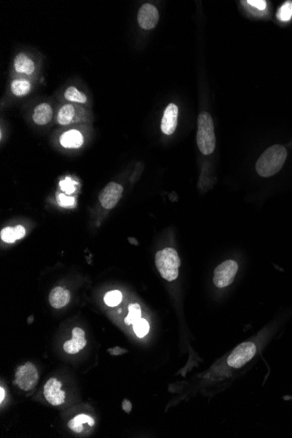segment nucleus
I'll use <instances>...</instances> for the list:
<instances>
[{"label":"nucleus","instance_id":"f257e3e1","mask_svg":"<svg viewBox=\"0 0 292 438\" xmlns=\"http://www.w3.org/2000/svg\"><path fill=\"white\" fill-rule=\"evenodd\" d=\"M287 158V150L279 144L269 147L257 160L256 168L260 176L268 178L278 173Z\"/></svg>","mask_w":292,"mask_h":438},{"label":"nucleus","instance_id":"f03ea898","mask_svg":"<svg viewBox=\"0 0 292 438\" xmlns=\"http://www.w3.org/2000/svg\"><path fill=\"white\" fill-rule=\"evenodd\" d=\"M197 143L204 155H209L215 151L216 145L215 126L212 116L207 112L200 113L198 117Z\"/></svg>","mask_w":292,"mask_h":438},{"label":"nucleus","instance_id":"7ed1b4c3","mask_svg":"<svg viewBox=\"0 0 292 438\" xmlns=\"http://www.w3.org/2000/svg\"><path fill=\"white\" fill-rule=\"evenodd\" d=\"M155 263L158 272L165 280L172 282L179 276L181 262L177 251L172 247H165L157 252Z\"/></svg>","mask_w":292,"mask_h":438},{"label":"nucleus","instance_id":"20e7f679","mask_svg":"<svg viewBox=\"0 0 292 438\" xmlns=\"http://www.w3.org/2000/svg\"><path fill=\"white\" fill-rule=\"evenodd\" d=\"M39 382V373L35 366L27 362L18 367L15 374V383L18 388L24 391H30L35 388Z\"/></svg>","mask_w":292,"mask_h":438},{"label":"nucleus","instance_id":"39448f33","mask_svg":"<svg viewBox=\"0 0 292 438\" xmlns=\"http://www.w3.org/2000/svg\"><path fill=\"white\" fill-rule=\"evenodd\" d=\"M238 272L237 262L228 260L223 262L215 268L214 283L218 288L228 286L235 280L236 273Z\"/></svg>","mask_w":292,"mask_h":438},{"label":"nucleus","instance_id":"423d86ee","mask_svg":"<svg viewBox=\"0 0 292 438\" xmlns=\"http://www.w3.org/2000/svg\"><path fill=\"white\" fill-rule=\"evenodd\" d=\"M257 352L256 345L252 342H244L239 345L227 358V364L234 368H240L252 360Z\"/></svg>","mask_w":292,"mask_h":438},{"label":"nucleus","instance_id":"0eeeda50","mask_svg":"<svg viewBox=\"0 0 292 438\" xmlns=\"http://www.w3.org/2000/svg\"><path fill=\"white\" fill-rule=\"evenodd\" d=\"M122 192L123 188L122 185L115 182H111L103 188L101 194H99V201L105 208H114L117 205V203L119 202Z\"/></svg>","mask_w":292,"mask_h":438},{"label":"nucleus","instance_id":"6e6552de","mask_svg":"<svg viewBox=\"0 0 292 438\" xmlns=\"http://www.w3.org/2000/svg\"><path fill=\"white\" fill-rule=\"evenodd\" d=\"M159 13L155 6L151 4H144L141 6L137 13V21L141 28L144 30H151L158 24Z\"/></svg>","mask_w":292,"mask_h":438},{"label":"nucleus","instance_id":"1a4fd4ad","mask_svg":"<svg viewBox=\"0 0 292 438\" xmlns=\"http://www.w3.org/2000/svg\"><path fill=\"white\" fill-rule=\"evenodd\" d=\"M44 395L48 403L53 406L61 405L65 401V392L61 390V383L54 378L49 379L46 382Z\"/></svg>","mask_w":292,"mask_h":438},{"label":"nucleus","instance_id":"9d476101","mask_svg":"<svg viewBox=\"0 0 292 438\" xmlns=\"http://www.w3.org/2000/svg\"><path fill=\"white\" fill-rule=\"evenodd\" d=\"M178 116L179 108L174 103L168 105L164 110V116L162 118L161 131L165 135H172L174 133L178 126Z\"/></svg>","mask_w":292,"mask_h":438},{"label":"nucleus","instance_id":"9b49d317","mask_svg":"<svg viewBox=\"0 0 292 438\" xmlns=\"http://www.w3.org/2000/svg\"><path fill=\"white\" fill-rule=\"evenodd\" d=\"M71 340H68L64 343V351L69 354H75L80 352L85 347L87 340L85 339V331L81 328L75 327L72 331Z\"/></svg>","mask_w":292,"mask_h":438},{"label":"nucleus","instance_id":"f8f14e48","mask_svg":"<svg viewBox=\"0 0 292 438\" xmlns=\"http://www.w3.org/2000/svg\"><path fill=\"white\" fill-rule=\"evenodd\" d=\"M70 301V293L62 287H56L49 294V303L54 309L64 307Z\"/></svg>","mask_w":292,"mask_h":438},{"label":"nucleus","instance_id":"ddd939ff","mask_svg":"<svg viewBox=\"0 0 292 438\" xmlns=\"http://www.w3.org/2000/svg\"><path fill=\"white\" fill-rule=\"evenodd\" d=\"M84 136L76 130L66 131L60 136V143L64 148L77 149L84 144Z\"/></svg>","mask_w":292,"mask_h":438},{"label":"nucleus","instance_id":"4468645a","mask_svg":"<svg viewBox=\"0 0 292 438\" xmlns=\"http://www.w3.org/2000/svg\"><path fill=\"white\" fill-rule=\"evenodd\" d=\"M53 117V110L50 105L43 102L34 109L33 115V122L38 126H45L50 122Z\"/></svg>","mask_w":292,"mask_h":438},{"label":"nucleus","instance_id":"2eb2a0df","mask_svg":"<svg viewBox=\"0 0 292 438\" xmlns=\"http://www.w3.org/2000/svg\"><path fill=\"white\" fill-rule=\"evenodd\" d=\"M25 236H26V230L20 225L14 227H5L0 233V237L2 239V241L6 243H13L16 240L24 238Z\"/></svg>","mask_w":292,"mask_h":438},{"label":"nucleus","instance_id":"dca6fc26","mask_svg":"<svg viewBox=\"0 0 292 438\" xmlns=\"http://www.w3.org/2000/svg\"><path fill=\"white\" fill-rule=\"evenodd\" d=\"M14 69L18 73L31 75L34 72L35 66L33 60H31L27 54L20 53L15 57L14 60Z\"/></svg>","mask_w":292,"mask_h":438},{"label":"nucleus","instance_id":"f3484780","mask_svg":"<svg viewBox=\"0 0 292 438\" xmlns=\"http://www.w3.org/2000/svg\"><path fill=\"white\" fill-rule=\"evenodd\" d=\"M76 108L74 105H67L60 108L57 120L61 126H67L71 123L75 119L76 116Z\"/></svg>","mask_w":292,"mask_h":438},{"label":"nucleus","instance_id":"a211bd4d","mask_svg":"<svg viewBox=\"0 0 292 438\" xmlns=\"http://www.w3.org/2000/svg\"><path fill=\"white\" fill-rule=\"evenodd\" d=\"M84 423H88L90 426L95 424V420L88 414H78L69 422V428L75 433H81L84 430Z\"/></svg>","mask_w":292,"mask_h":438},{"label":"nucleus","instance_id":"6ab92c4d","mask_svg":"<svg viewBox=\"0 0 292 438\" xmlns=\"http://www.w3.org/2000/svg\"><path fill=\"white\" fill-rule=\"evenodd\" d=\"M12 92L14 96H26L31 90V84L27 80H14L11 85Z\"/></svg>","mask_w":292,"mask_h":438},{"label":"nucleus","instance_id":"aec40b11","mask_svg":"<svg viewBox=\"0 0 292 438\" xmlns=\"http://www.w3.org/2000/svg\"><path fill=\"white\" fill-rule=\"evenodd\" d=\"M64 96L68 101H74V102L85 103L87 101V96H85V94L80 92L75 87H69L65 91Z\"/></svg>","mask_w":292,"mask_h":438},{"label":"nucleus","instance_id":"412c9836","mask_svg":"<svg viewBox=\"0 0 292 438\" xmlns=\"http://www.w3.org/2000/svg\"><path fill=\"white\" fill-rule=\"evenodd\" d=\"M141 319V308L138 304H132L129 305V313L124 323L126 325H133L138 319Z\"/></svg>","mask_w":292,"mask_h":438},{"label":"nucleus","instance_id":"4be33fe9","mask_svg":"<svg viewBox=\"0 0 292 438\" xmlns=\"http://www.w3.org/2000/svg\"><path fill=\"white\" fill-rule=\"evenodd\" d=\"M292 18V2L287 1L282 5L278 12H277V18L279 20L286 22L291 19Z\"/></svg>","mask_w":292,"mask_h":438},{"label":"nucleus","instance_id":"5701e85b","mask_svg":"<svg viewBox=\"0 0 292 438\" xmlns=\"http://www.w3.org/2000/svg\"><path fill=\"white\" fill-rule=\"evenodd\" d=\"M122 295L119 290H112L105 294V302L108 306L115 307L122 302Z\"/></svg>","mask_w":292,"mask_h":438},{"label":"nucleus","instance_id":"b1692460","mask_svg":"<svg viewBox=\"0 0 292 438\" xmlns=\"http://www.w3.org/2000/svg\"><path fill=\"white\" fill-rule=\"evenodd\" d=\"M133 330L138 338H143L149 332V323L144 319H138L133 324Z\"/></svg>","mask_w":292,"mask_h":438},{"label":"nucleus","instance_id":"393cba45","mask_svg":"<svg viewBox=\"0 0 292 438\" xmlns=\"http://www.w3.org/2000/svg\"><path fill=\"white\" fill-rule=\"evenodd\" d=\"M76 185H77V183L72 180L71 178H69V177H67L64 180H61L60 182V189L63 192H65V194H68V195L75 193V190H76Z\"/></svg>","mask_w":292,"mask_h":438},{"label":"nucleus","instance_id":"a878e982","mask_svg":"<svg viewBox=\"0 0 292 438\" xmlns=\"http://www.w3.org/2000/svg\"><path fill=\"white\" fill-rule=\"evenodd\" d=\"M57 201H58V204L60 206H62V207L73 208V207H75V198H74V197H69L67 194H58Z\"/></svg>","mask_w":292,"mask_h":438},{"label":"nucleus","instance_id":"bb28decb","mask_svg":"<svg viewBox=\"0 0 292 438\" xmlns=\"http://www.w3.org/2000/svg\"><path fill=\"white\" fill-rule=\"evenodd\" d=\"M247 3L249 6H253L254 8L259 10L261 12L264 11L266 9V6H267V2L264 0H248L247 1Z\"/></svg>","mask_w":292,"mask_h":438},{"label":"nucleus","instance_id":"cd10ccee","mask_svg":"<svg viewBox=\"0 0 292 438\" xmlns=\"http://www.w3.org/2000/svg\"><path fill=\"white\" fill-rule=\"evenodd\" d=\"M108 352H110V353L112 355H121L126 353L127 351L124 349L121 348L119 346H116L114 348L109 349Z\"/></svg>","mask_w":292,"mask_h":438},{"label":"nucleus","instance_id":"c85d7f7f","mask_svg":"<svg viewBox=\"0 0 292 438\" xmlns=\"http://www.w3.org/2000/svg\"><path fill=\"white\" fill-rule=\"evenodd\" d=\"M122 406L123 411H126V413H131V409H132V404L129 400H123Z\"/></svg>","mask_w":292,"mask_h":438},{"label":"nucleus","instance_id":"c756f323","mask_svg":"<svg viewBox=\"0 0 292 438\" xmlns=\"http://www.w3.org/2000/svg\"><path fill=\"white\" fill-rule=\"evenodd\" d=\"M0 392H1V397H0V402L2 403L4 401V398H5V395H6V392H5V389L3 388H0Z\"/></svg>","mask_w":292,"mask_h":438},{"label":"nucleus","instance_id":"7c9ffc66","mask_svg":"<svg viewBox=\"0 0 292 438\" xmlns=\"http://www.w3.org/2000/svg\"><path fill=\"white\" fill-rule=\"evenodd\" d=\"M130 239H131V240H132V242H133V243H134L135 245L138 244V242H136V239H134V238H132V239L130 238Z\"/></svg>","mask_w":292,"mask_h":438}]
</instances>
